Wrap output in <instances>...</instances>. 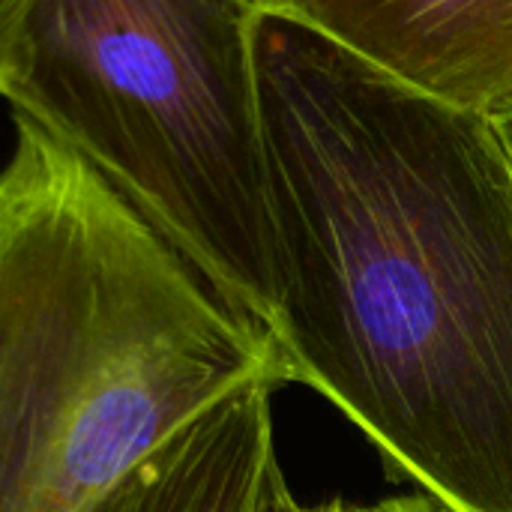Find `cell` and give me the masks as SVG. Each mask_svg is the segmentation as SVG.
I'll list each match as a JSON object with an SVG mask.
<instances>
[{"label":"cell","instance_id":"cell-1","mask_svg":"<svg viewBox=\"0 0 512 512\" xmlns=\"http://www.w3.org/2000/svg\"><path fill=\"white\" fill-rule=\"evenodd\" d=\"M255 66L282 384L444 512H512V147L276 3Z\"/></svg>","mask_w":512,"mask_h":512},{"label":"cell","instance_id":"cell-2","mask_svg":"<svg viewBox=\"0 0 512 512\" xmlns=\"http://www.w3.org/2000/svg\"><path fill=\"white\" fill-rule=\"evenodd\" d=\"M267 336L78 153L15 117L0 168V512H90L252 384Z\"/></svg>","mask_w":512,"mask_h":512},{"label":"cell","instance_id":"cell-3","mask_svg":"<svg viewBox=\"0 0 512 512\" xmlns=\"http://www.w3.org/2000/svg\"><path fill=\"white\" fill-rule=\"evenodd\" d=\"M255 15L258 0H21L0 93L267 333L279 249Z\"/></svg>","mask_w":512,"mask_h":512},{"label":"cell","instance_id":"cell-4","mask_svg":"<svg viewBox=\"0 0 512 512\" xmlns=\"http://www.w3.org/2000/svg\"><path fill=\"white\" fill-rule=\"evenodd\" d=\"M396 81L512 129V0H267Z\"/></svg>","mask_w":512,"mask_h":512},{"label":"cell","instance_id":"cell-5","mask_svg":"<svg viewBox=\"0 0 512 512\" xmlns=\"http://www.w3.org/2000/svg\"><path fill=\"white\" fill-rule=\"evenodd\" d=\"M252 384L201 414L90 512H252L276 462L273 393Z\"/></svg>","mask_w":512,"mask_h":512},{"label":"cell","instance_id":"cell-6","mask_svg":"<svg viewBox=\"0 0 512 512\" xmlns=\"http://www.w3.org/2000/svg\"><path fill=\"white\" fill-rule=\"evenodd\" d=\"M315 512H444L429 495L417 492V495H393V498H381L375 504H354L345 498H333Z\"/></svg>","mask_w":512,"mask_h":512},{"label":"cell","instance_id":"cell-7","mask_svg":"<svg viewBox=\"0 0 512 512\" xmlns=\"http://www.w3.org/2000/svg\"><path fill=\"white\" fill-rule=\"evenodd\" d=\"M252 512H315V507H306L303 501L294 498V492L288 489V480L279 468V459L267 468L255 510Z\"/></svg>","mask_w":512,"mask_h":512},{"label":"cell","instance_id":"cell-8","mask_svg":"<svg viewBox=\"0 0 512 512\" xmlns=\"http://www.w3.org/2000/svg\"><path fill=\"white\" fill-rule=\"evenodd\" d=\"M18 6H21V0H0V33H3V27L12 21V15H15Z\"/></svg>","mask_w":512,"mask_h":512},{"label":"cell","instance_id":"cell-9","mask_svg":"<svg viewBox=\"0 0 512 512\" xmlns=\"http://www.w3.org/2000/svg\"><path fill=\"white\" fill-rule=\"evenodd\" d=\"M507 138H510V147H512V129H510V132H507Z\"/></svg>","mask_w":512,"mask_h":512}]
</instances>
